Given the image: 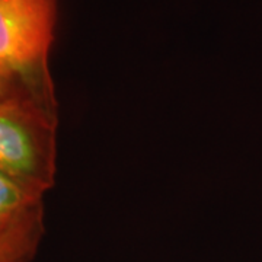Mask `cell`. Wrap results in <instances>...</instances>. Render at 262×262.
Here are the masks:
<instances>
[{
    "instance_id": "5b68a950",
    "label": "cell",
    "mask_w": 262,
    "mask_h": 262,
    "mask_svg": "<svg viewBox=\"0 0 262 262\" xmlns=\"http://www.w3.org/2000/svg\"><path fill=\"white\" fill-rule=\"evenodd\" d=\"M22 92H24V91L18 89L15 84L10 83L8 79H5L3 76L0 75V99L8 98V96H12V95L22 94ZM24 94H27V92H24Z\"/></svg>"
},
{
    "instance_id": "6da1fadb",
    "label": "cell",
    "mask_w": 262,
    "mask_h": 262,
    "mask_svg": "<svg viewBox=\"0 0 262 262\" xmlns=\"http://www.w3.org/2000/svg\"><path fill=\"white\" fill-rule=\"evenodd\" d=\"M56 160L57 103L24 92L0 99V173L44 198Z\"/></svg>"
},
{
    "instance_id": "7a4b0ae2",
    "label": "cell",
    "mask_w": 262,
    "mask_h": 262,
    "mask_svg": "<svg viewBox=\"0 0 262 262\" xmlns=\"http://www.w3.org/2000/svg\"><path fill=\"white\" fill-rule=\"evenodd\" d=\"M57 0H0V75L18 89L57 103L48 69Z\"/></svg>"
},
{
    "instance_id": "277c9868",
    "label": "cell",
    "mask_w": 262,
    "mask_h": 262,
    "mask_svg": "<svg viewBox=\"0 0 262 262\" xmlns=\"http://www.w3.org/2000/svg\"><path fill=\"white\" fill-rule=\"evenodd\" d=\"M39 204H42V196L32 194L6 175L0 173V233Z\"/></svg>"
},
{
    "instance_id": "3957f363",
    "label": "cell",
    "mask_w": 262,
    "mask_h": 262,
    "mask_svg": "<svg viewBox=\"0 0 262 262\" xmlns=\"http://www.w3.org/2000/svg\"><path fill=\"white\" fill-rule=\"evenodd\" d=\"M44 234L42 204L0 233V262H29Z\"/></svg>"
}]
</instances>
